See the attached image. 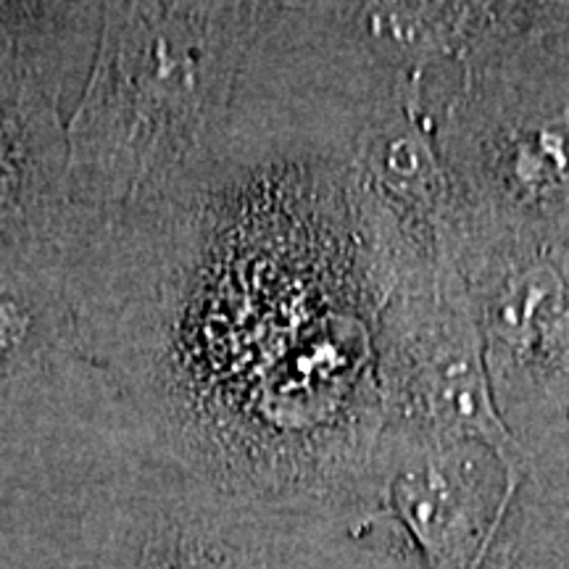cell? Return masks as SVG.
<instances>
[{
	"label": "cell",
	"instance_id": "1",
	"mask_svg": "<svg viewBox=\"0 0 569 569\" xmlns=\"http://www.w3.org/2000/svg\"><path fill=\"white\" fill-rule=\"evenodd\" d=\"M427 109L457 198V253L498 240L569 246V59L536 34V3L436 71Z\"/></svg>",
	"mask_w": 569,
	"mask_h": 569
},
{
	"label": "cell",
	"instance_id": "4",
	"mask_svg": "<svg viewBox=\"0 0 569 569\" xmlns=\"http://www.w3.org/2000/svg\"><path fill=\"white\" fill-rule=\"evenodd\" d=\"M525 472L478 440L382 432L380 490L425 569H486Z\"/></svg>",
	"mask_w": 569,
	"mask_h": 569
},
{
	"label": "cell",
	"instance_id": "2",
	"mask_svg": "<svg viewBox=\"0 0 569 569\" xmlns=\"http://www.w3.org/2000/svg\"><path fill=\"white\" fill-rule=\"evenodd\" d=\"M457 267L482 338L498 417L528 478L569 469V246H465Z\"/></svg>",
	"mask_w": 569,
	"mask_h": 569
},
{
	"label": "cell",
	"instance_id": "3",
	"mask_svg": "<svg viewBox=\"0 0 569 569\" xmlns=\"http://www.w3.org/2000/svg\"><path fill=\"white\" fill-rule=\"evenodd\" d=\"M386 430L398 436L478 440L528 480V461L498 417L482 338L459 267L403 284L377 340Z\"/></svg>",
	"mask_w": 569,
	"mask_h": 569
},
{
	"label": "cell",
	"instance_id": "5",
	"mask_svg": "<svg viewBox=\"0 0 569 569\" xmlns=\"http://www.w3.org/2000/svg\"><path fill=\"white\" fill-rule=\"evenodd\" d=\"M538 38L553 53L569 59V3H540Z\"/></svg>",
	"mask_w": 569,
	"mask_h": 569
}]
</instances>
